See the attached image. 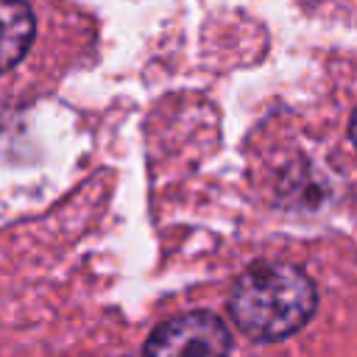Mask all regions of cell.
<instances>
[{"instance_id": "277c9868", "label": "cell", "mask_w": 357, "mask_h": 357, "mask_svg": "<svg viewBox=\"0 0 357 357\" xmlns=\"http://www.w3.org/2000/svg\"><path fill=\"white\" fill-rule=\"evenodd\" d=\"M349 137H351V142H354V148H357V109H354V114H351V126H349Z\"/></svg>"}, {"instance_id": "6da1fadb", "label": "cell", "mask_w": 357, "mask_h": 357, "mask_svg": "<svg viewBox=\"0 0 357 357\" xmlns=\"http://www.w3.org/2000/svg\"><path fill=\"white\" fill-rule=\"evenodd\" d=\"M315 284L290 262H257L240 273L231 293V318L251 340H282L315 312Z\"/></svg>"}, {"instance_id": "3957f363", "label": "cell", "mask_w": 357, "mask_h": 357, "mask_svg": "<svg viewBox=\"0 0 357 357\" xmlns=\"http://www.w3.org/2000/svg\"><path fill=\"white\" fill-rule=\"evenodd\" d=\"M33 39V14L25 0H0V73L20 64Z\"/></svg>"}, {"instance_id": "7a4b0ae2", "label": "cell", "mask_w": 357, "mask_h": 357, "mask_svg": "<svg viewBox=\"0 0 357 357\" xmlns=\"http://www.w3.org/2000/svg\"><path fill=\"white\" fill-rule=\"evenodd\" d=\"M231 335L212 312H184L156 326L142 357H229Z\"/></svg>"}]
</instances>
